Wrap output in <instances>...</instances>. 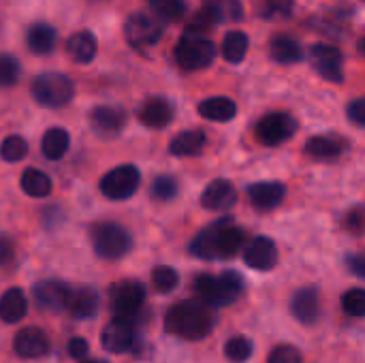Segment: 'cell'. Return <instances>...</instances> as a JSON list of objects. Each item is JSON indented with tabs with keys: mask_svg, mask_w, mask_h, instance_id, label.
Segmentation results:
<instances>
[{
	"mask_svg": "<svg viewBox=\"0 0 365 363\" xmlns=\"http://www.w3.org/2000/svg\"><path fill=\"white\" fill-rule=\"evenodd\" d=\"M246 242V235L231 218L216 220L203 229L190 244V252L203 261H222L235 257Z\"/></svg>",
	"mask_w": 365,
	"mask_h": 363,
	"instance_id": "1",
	"label": "cell"
},
{
	"mask_svg": "<svg viewBox=\"0 0 365 363\" xmlns=\"http://www.w3.org/2000/svg\"><path fill=\"white\" fill-rule=\"evenodd\" d=\"M165 329L182 340H203L214 329V312L199 300L178 302L167 310Z\"/></svg>",
	"mask_w": 365,
	"mask_h": 363,
	"instance_id": "2",
	"label": "cell"
},
{
	"mask_svg": "<svg viewBox=\"0 0 365 363\" xmlns=\"http://www.w3.org/2000/svg\"><path fill=\"white\" fill-rule=\"evenodd\" d=\"M192 289L201 304H205L210 308H220V306L233 304L242 295L244 280L237 272H225L220 276L201 274L195 278Z\"/></svg>",
	"mask_w": 365,
	"mask_h": 363,
	"instance_id": "3",
	"label": "cell"
},
{
	"mask_svg": "<svg viewBox=\"0 0 365 363\" xmlns=\"http://www.w3.org/2000/svg\"><path fill=\"white\" fill-rule=\"evenodd\" d=\"M32 96L41 107L58 109L73 101L75 83L64 73H41L32 81Z\"/></svg>",
	"mask_w": 365,
	"mask_h": 363,
	"instance_id": "4",
	"label": "cell"
},
{
	"mask_svg": "<svg viewBox=\"0 0 365 363\" xmlns=\"http://www.w3.org/2000/svg\"><path fill=\"white\" fill-rule=\"evenodd\" d=\"M173 56L184 71H203L212 66L216 58V45L207 36H201L197 32H186L178 41Z\"/></svg>",
	"mask_w": 365,
	"mask_h": 363,
	"instance_id": "5",
	"label": "cell"
},
{
	"mask_svg": "<svg viewBox=\"0 0 365 363\" xmlns=\"http://www.w3.org/2000/svg\"><path fill=\"white\" fill-rule=\"evenodd\" d=\"M92 248L101 259L115 261L130 250V235L113 223H101L90 231Z\"/></svg>",
	"mask_w": 365,
	"mask_h": 363,
	"instance_id": "6",
	"label": "cell"
},
{
	"mask_svg": "<svg viewBox=\"0 0 365 363\" xmlns=\"http://www.w3.org/2000/svg\"><path fill=\"white\" fill-rule=\"evenodd\" d=\"M124 36L128 45L137 51H148L156 47V43L163 39V26L148 13L137 11L130 13L124 21Z\"/></svg>",
	"mask_w": 365,
	"mask_h": 363,
	"instance_id": "7",
	"label": "cell"
},
{
	"mask_svg": "<svg viewBox=\"0 0 365 363\" xmlns=\"http://www.w3.org/2000/svg\"><path fill=\"white\" fill-rule=\"evenodd\" d=\"M255 133L263 145L274 148V145L289 141L297 133V120L287 111H272L259 120Z\"/></svg>",
	"mask_w": 365,
	"mask_h": 363,
	"instance_id": "8",
	"label": "cell"
},
{
	"mask_svg": "<svg viewBox=\"0 0 365 363\" xmlns=\"http://www.w3.org/2000/svg\"><path fill=\"white\" fill-rule=\"evenodd\" d=\"M139 182H141L139 169L133 165H122L105 173V178L101 180V193L111 201H124L135 195Z\"/></svg>",
	"mask_w": 365,
	"mask_h": 363,
	"instance_id": "9",
	"label": "cell"
},
{
	"mask_svg": "<svg viewBox=\"0 0 365 363\" xmlns=\"http://www.w3.org/2000/svg\"><path fill=\"white\" fill-rule=\"evenodd\" d=\"M145 302V287L137 280H120L111 287V308L115 317L128 319L139 312Z\"/></svg>",
	"mask_w": 365,
	"mask_h": 363,
	"instance_id": "10",
	"label": "cell"
},
{
	"mask_svg": "<svg viewBox=\"0 0 365 363\" xmlns=\"http://www.w3.org/2000/svg\"><path fill=\"white\" fill-rule=\"evenodd\" d=\"M310 62L312 68L325 79V81H334V83H342L344 81V56L336 45L329 43H317L310 49Z\"/></svg>",
	"mask_w": 365,
	"mask_h": 363,
	"instance_id": "11",
	"label": "cell"
},
{
	"mask_svg": "<svg viewBox=\"0 0 365 363\" xmlns=\"http://www.w3.org/2000/svg\"><path fill=\"white\" fill-rule=\"evenodd\" d=\"M101 344L105 351H109L113 355H122V353L130 351L135 344L133 323L128 319H120V317L111 319L101 334Z\"/></svg>",
	"mask_w": 365,
	"mask_h": 363,
	"instance_id": "12",
	"label": "cell"
},
{
	"mask_svg": "<svg viewBox=\"0 0 365 363\" xmlns=\"http://www.w3.org/2000/svg\"><path fill=\"white\" fill-rule=\"evenodd\" d=\"M244 261L252 270L269 272L278 263V248L269 237H255L244 250Z\"/></svg>",
	"mask_w": 365,
	"mask_h": 363,
	"instance_id": "13",
	"label": "cell"
},
{
	"mask_svg": "<svg viewBox=\"0 0 365 363\" xmlns=\"http://www.w3.org/2000/svg\"><path fill=\"white\" fill-rule=\"evenodd\" d=\"M68 291L71 289L60 280H41L34 285V300L41 308L49 312H60L66 308Z\"/></svg>",
	"mask_w": 365,
	"mask_h": 363,
	"instance_id": "14",
	"label": "cell"
},
{
	"mask_svg": "<svg viewBox=\"0 0 365 363\" xmlns=\"http://www.w3.org/2000/svg\"><path fill=\"white\" fill-rule=\"evenodd\" d=\"M237 201V190L229 180H214L212 184L205 186L201 195V205L205 210L218 212V210H229Z\"/></svg>",
	"mask_w": 365,
	"mask_h": 363,
	"instance_id": "15",
	"label": "cell"
},
{
	"mask_svg": "<svg viewBox=\"0 0 365 363\" xmlns=\"http://www.w3.org/2000/svg\"><path fill=\"white\" fill-rule=\"evenodd\" d=\"M13 349L24 359H36V357H43L49 351V342H47V336L41 329H36V327H24L15 336Z\"/></svg>",
	"mask_w": 365,
	"mask_h": 363,
	"instance_id": "16",
	"label": "cell"
},
{
	"mask_svg": "<svg viewBox=\"0 0 365 363\" xmlns=\"http://www.w3.org/2000/svg\"><path fill=\"white\" fill-rule=\"evenodd\" d=\"M90 124L101 135H115L126 124V113L113 105H98L90 111Z\"/></svg>",
	"mask_w": 365,
	"mask_h": 363,
	"instance_id": "17",
	"label": "cell"
},
{
	"mask_svg": "<svg viewBox=\"0 0 365 363\" xmlns=\"http://www.w3.org/2000/svg\"><path fill=\"white\" fill-rule=\"evenodd\" d=\"M173 120V107L169 101L154 96L139 107V122L148 128H165Z\"/></svg>",
	"mask_w": 365,
	"mask_h": 363,
	"instance_id": "18",
	"label": "cell"
},
{
	"mask_svg": "<svg viewBox=\"0 0 365 363\" xmlns=\"http://www.w3.org/2000/svg\"><path fill=\"white\" fill-rule=\"evenodd\" d=\"M291 315L304 323V325H312L319 321V315H321V304H319V293L317 289L308 287V289H302L293 295L291 300Z\"/></svg>",
	"mask_w": 365,
	"mask_h": 363,
	"instance_id": "19",
	"label": "cell"
},
{
	"mask_svg": "<svg viewBox=\"0 0 365 363\" xmlns=\"http://www.w3.org/2000/svg\"><path fill=\"white\" fill-rule=\"evenodd\" d=\"M284 190L287 188L280 182H259V184H252L248 188V199L257 210L269 212V210H274V208H278L282 203Z\"/></svg>",
	"mask_w": 365,
	"mask_h": 363,
	"instance_id": "20",
	"label": "cell"
},
{
	"mask_svg": "<svg viewBox=\"0 0 365 363\" xmlns=\"http://www.w3.org/2000/svg\"><path fill=\"white\" fill-rule=\"evenodd\" d=\"M26 41H28V49L34 56H47L56 49L58 43V32L51 24L47 21H36L28 28L26 32Z\"/></svg>",
	"mask_w": 365,
	"mask_h": 363,
	"instance_id": "21",
	"label": "cell"
},
{
	"mask_svg": "<svg viewBox=\"0 0 365 363\" xmlns=\"http://www.w3.org/2000/svg\"><path fill=\"white\" fill-rule=\"evenodd\" d=\"M96 49H98V43H96V36L90 30H79V32L71 34L68 41H66V53L77 64L92 62L96 58Z\"/></svg>",
	"mask_w": 365,
	"mask_h": 363,
	"instance_id": "22",
	"label": "cell"
},
{
	"mask_svg": "<svg viewBox=\"0 0 365 363\" xmlns=\"http://www.w3.org/2000/svg\"><path fill=\"white\" fill-rule=\"evenodd\" d=\"M66 310L75 317V319H90L96 315L98 310V295L94 289L90 287H77L68 291V300H66Z\"/></svg>",
	"mask_w": 365,
	"mask_h": 363,
	"instance_id": "23",
	"label": "cell"
},
{
	"mask_svg": "<svg viewBox=\"0 0 365 363\" xmlns=\"http://www.w3.org/2000/svg\"><path fill=\"white\" fill-rule=\"evenodd\" d=\"M306 156L321 160V163H331L344 152V143L336 137H312L306 141L304 148Z\"/></svg>",
	"mask_w": 365,
	"mask_h": 363,
	"instance_id": "24",
	"label": "cell"
},
{
	"mask_svg": "<svg viewBox=\"0 0 365 363\" xmlns=\"http://www.w3.org/2000/svg\"><path fill=\"white\" fill-rule=\"evenodd\" d=\"M28 312V302L21 289H9L0 297V319L4 323H19Z\"/></svg>",
	"mask_w": 365,
	"mask_h": 363,
	"instance_id": "25",
	"label": "cell"
},
{
	"mask_svg": "<svg viewBox=\"0 0 365 363\" xmlns=\"http://www.w3.org/2000/svg\"><path fill=\"white\" fill-rule=\"evenodd\" d=\"M269 56L274 62L280 64H295L304 58V49L299 45V41H295L293 36L287 34H278L272 39L269 43Z\"/></svg>",
	"mask_w": 365,
	"mask_h": 363,
	"instance_id": "26",
	"label": "cell"
},
{
	"mask_svg": "<svg viewBox=\"0 0 365 363\" xmlns=\"http://www.w3.org/2000/svg\"><path fill=\"white\" fill-rule=\"evenodd\" d=\"M205 141H207V137H205L203 131H199V128H195V131H184V133H180V135H175V137L171 139L169 152H171L173 156H182V158H186V156H197V154L205 148Z\"/></svg>",
	"mask_w": 365,
	"mask_h": 363,
	"instance_id": "27",
	"label": "cell"
},
{
	"mask_svg": "<svg viewBox=\"0 0 365 363\" xmlns=\"http://www.w3.org/2000/svg\"><path fill=\"white\" fill-rule=\"evenodd\" d=\"M199 113H201V118L212 120V122H229L235 118L237 107L227 96H212V98H205L199 103Z\"/></svg>",
	"mask_w": 365,
	"mask_h": 363,
	"instance_id": "28",
	"label": "cell"
},
{
	"mask_svg": "<svg viewBox=\"0 0 365 363\" xmlns=\"http://www.w3.org/2000/svg\"><path fill=\"white\" fill-rule=\"evenodd\" d=\"M68 143H71V137L64 128L60 126H53L49 128L45 135H43V141H41V150L45 154V158L49 160H60L66 150H68Z\"/></svg>",
	"mask_w": 365,
	"mask_h": 363,
	"instance_id": "29",
	"label": "cell"
},
{
	"mask_svg": "<svg viewBox=\"0 0 365 363\" xmlns=\"http://www.w3.org/2000/svg\"><path fill=\"white\" fill-rule=\"evenodd\" d=\"M19 186L28 197L41 199V197H47L51 193V178L38 169H26L21 173Z\"/></svg>",
	"mask_w": 365,
	"mask_h": 363,
	"instance_id": "30",
	"label": "cell"
},
{
	"mask_svg": "<svg viewBox=\"0 0 365 363\" xmlns=\"http://www.w3.org/2000/svg\"><path fill=\"white\" fill-rule=\"evenodd\" d=\"M248 45H250V41H248L246 32H242V30L227 32L225 41H222V56H225V60L231 62V64H240L246 58V53H248Z\"/></svg>",
	"mask_w": 365,
	"mask_h": 363,
	"instance_id": "31",
	"label": "cell"
},
{
	"mask_svg": "<svg viewBox=\"0 0 365 363\" xmlns=\"http://www.w3.org/2000/svg\"><path fill=\"white\" fill-rule=\"evenodd\" d=\"M148 4L154 11V15L165 21H178L186 13L184 0H148Z\"/></svg>",
	"mask_w": 365,
	"mask_h": 363,
	"instance_id": "32",
	"label": "cell"
},
{
	"mask_svg": "<svg viewBox=\"0 0 365 363\" xmlns=\"http://www.w3.org/2000/svg\"><path fill=\"white\" fill-rule=\"evenodd\" d=\"M28 154V143L19 135H11L0 143V156L6 163H19Z\"/></svg>",
	"mask_w": 365,
	"mask_h": 363,
	"instance_id": "33",
	"label": "cell"
},
{
	"mask_svg": "<svg viewBox=\"0 0 365 363\" xmlns=\"http://www.w3.org/2000/svg\"><path fill=\"white\" fill-rule=\"evenodd\" d=\"M178 282H180V274L169 265H160L152 272V285L160 293H171L178 287Z\"/></svg>",
	"mask_w": 365,
	"mask_h": 363,
	"instance_id": "34",
	"label": "cell"
},
{
	"mask_svg": "<svg viewBox=\"0 0 365 363\" xmlns=\"http://www.w3.org/2000/svg\"><path fill=\"white\" fill-rule=\"evenodd\" d=\"M225 355L235 363L246 362L252 355V342L246 336H233L231 340H227Z\"/></svg>",
	"mask_w": 365,
	"mask_h": 363,
	"instance_id": "35",
	"label": "cell"
},
{
	"mask_svg": "<svg viewBox=\"0 0 365 363\" xmlns=\"http://www.w3.org/2000/svg\"><path fill=\"white\" fill-rule=\"evenodd\" d=\"M19 75H21V66H19L17 58H13L9 53H0V88L15 86Z\"/></svg>",
	"mask_w": 365,
	"mask_h": 363,
	"instance_id": "36",
	"label": "cell"
},
{
	"mask_svg": "<svg viewBox=\"0 0 365 363\" xmlns=\"http://www.w3.org/2000/svg\"><path fill=\"white\" fill-rule=\"evenodd\" d=\"M342 308L349 317H364L365 315V291L364 289H351L342 295Z\"/></svg>",
	"mask_w": 365,
	"mask_h": 363,
	"instance_id": "37",
	"label": "cell"
},
{
	"mask_svg": "<svg viewBox=\"0 0 365 363\" xmlns=\"http://www.w3.org/2000/svg\"><path fill=\"white\" fill-rule=\"evenodd\" d=\"M220 21H222L220 13H218L212 4H205V6L197 13V17L192 19V24L188 26V28H190L188 32L207 30V28H212V26H216V24H220Z\"/></svg>",
	"mask_w": 365,
	"mask_h": 363,
	"instance_id": "38",
	"label": "cell"
},
{
	"mask_svg": "<svg viewBox=\"0 0 365 363\" xmlns=\"http://www.w3.org/2000/svg\"><path fill=\"white\" fill-rule=\"evenodd\" d=\"M152 195H154V199L169 201L178 195V182L171 175H160L152 184Z\"/></svg>",
	"mask_w": 365,
	"mask_h": 363,
	"instance_id": "39",
	"label": "cell"
},
{
	"mask_svg": "<svg viewBox=\"0 0 365 363\" xmlns=\"http://www.w3.org/2000/svg\"><path fill=\"white\" fill-rule=\"evenodd\" d=\"M263 2V15L265 17H289L295 0H261Z\"/></svg>",
	"mask_w": 365,
	"mask_h": 363,
	"instance_id": "40",
	"label": "cell"
},
{
	"mask_svg": "<svg viewBox=\"0 0 365 363\" xmlns=\"http://www.w3.org/2000/svg\"><path fill=\"white\" fill-rule=\"evenodd\" d=\"M267 363H302V353L295 347L289 344H280L269 353Z\"/></svg>",
	"mask_w": 365,
	"mask_h": 363,
	"instance_id": "41",
	"label": "cell"
},
{
	"mask_svg": "<svg viewBox=\"0 0 365 363\" xmlns=\"http://www.w3.org/2000/svg\"><path fill=\"white\" fill-rule=\"evenodd\" d=\"M346 113H349V120H351L355 126H364L365 124V101L364 98H355V101L349 105Z\"/></svg>",
	"mask_w": 365,
	"mask_h": 363,
	"instance_id": "42",
	"label": "cell"
},
{
	"mask_svg": "<svg viewBox=\"0 0 365 363\" xmlns=\"http://www.w3.org/2000/svg\"><path fill=\"white\" fill-rule=\"evenodd\" d=\"M344 227L351 231V233H361L364 231V210L361 208H355L346 214L344 218Z\"/></svg>",
	"mask_w": 365,
	"mask_h": 363,
	"instance_id": "43",
	"label": "cell"
},
{
	"mask_svg": "<svg viewBox=\"0 0 365 363\" xmlns=\"http://www.w3.org/2000/svg\"><path fill=\"white\" fill-rule=\"evenodd\" d=\"M68 355L73 359H83L88 355V342L83 338H71L68 340Z\"/></svg>",
	"mask_w": 365,
	"mask_h": 363,
	"instance_id": "44",
	"label": "cell"
},
{
	"mask_svg": "<svg viewBox=\"0 0 365 363\" xmlns=\"http://www.w3.org/2000/svg\"><path fill=\"white\" fill-rule=\"evenodd\" d=\"M15 257V250H13V244L4 237H0V267L9 265Z\"/></svg>",
	"mask_w": 365,
	"mask_h": 363,
	"instance_id": "45",
	"label": "cell"
},
{
	"mask_svg": "<svg viewBox=\"0 0 365 363\" xmlns=\"http://www.w3.org/2000/svg\"><path fill=\"white\" fill-rule=\"evenodd\" d=\"M349 263H351V267H353V272L359 276V278H364L365 276V263L361 257H351L349 259Z\"/></svg>",
	"mask_w": 365,
	"mask_h": 363,
	"instance_id": "46",
	"label": "cell"
},
{
	"mask_svg": "<svg viewBox=\"0 0 365 363\" xmlns=\"http://www.w3.org/2000/svg\"><path fill=\"white\" fill-rule=\"evenodd\" d=\"M81 363H105V362H101V359H88V362H81Z\"/></svg>",
	"mask_w": 365,
	"mask_h": 363,
	"instance_id": "47",
	"label": "cell"
}]
</instances>
